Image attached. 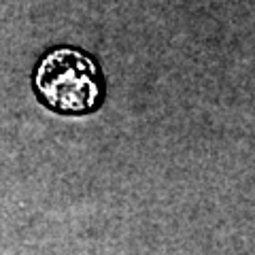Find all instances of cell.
<instances>
[{
  "mask_svg": "<svg viewBox=\"0 0 255 255\" xmlns=\"http://www.w3.org/2000/svg\"><path fill=\"white\" fill-rule=\"evenodd\" d=\"M34 85L47 105L62 113H87L102 98L94 60L70 47H60L45 55L36 68Z\"/></svg>",
  "mask_w": 255,
  "mask_h": 255,
  "instance_id": "1",
  "label": "cell"
}]
</instances>
